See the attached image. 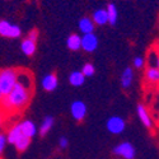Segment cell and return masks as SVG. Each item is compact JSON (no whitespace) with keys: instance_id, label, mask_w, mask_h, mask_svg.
I'll list each match as a JSON object with an SVG mask.
<instances>
[{"instance_id":"cell-1","label":"cell","mask_w":159,"mask_h":159,"mask_svg":"<svg viewBox=\"0 0 159 159\" xmlns=\"http://www.w3.org/2000/svg\"><path fill=\"white\" fill-rule=\"evenodd\" d=\"M33 92V79L32 74L27 70H19L18 82L10 90L8 96L0 99V107L9 115L13 112H20L30 104Z\"/></svg>"},{"instance_id":"cell-2","label":"cell","mask_w":159,"mask_h":159,"mask_svg":"<svg viewBox=\"0 0 159 159\" xmlns=\"http://www.w3.org/2000/svg\"><path fill=\"white\" fill-rule=\"evenodd\" d=\"M19 69L17 68H4L0 69V93L8 96L18 82Z\"/></svg>"},{"instance_id":"cell-3","label":"cell","mask_w":159,"mask_h":159,"mask_svg":"<svg viewBox=\"0 0 159 159\" xmlns=\"http://www.w3.org/2000/svg\"><path fill=\"white\" fill-rule=\"evenodd\" d=\"M22 34V28L18 24L10 23L9 20H0V36L5 38H19Z\"/></svg>"},{"instance_id":"cell-4","label":"cell","mask_w":159,"mask_h":159,"mask_svg":"<svg viewBox=\"0 0 159 159\" xmlns=\"http://www.w3.org/2000/svg\"><path fill=\"white\" fill-rule=\"evenodd\" d=\"M113 154L117 157H121L122 159H135V157H136L134 145L129 141H124V143H120L118 145H116L113 148Z\"/></svg>"},{"instance_id":"cell-5","label":"cell","mask_w":159,"mask_h":159,"mask_svg":"<svg viewBox=\"0 0 159 159\" xmlns=\"http://www.w3.org/2000/svg\"><path fill=\"white\" fill-rule=\"evenodd\" d=\"M106 127H107V131L111 132V134L120 135L125 131L126 122L120 116H111L107 120V122H106Z\"/></svg>"},{"instance_id":"cell-6","label":"cell","mask_w":159,"mask_h":159,"mask_svg":"<svg viewBox=\"0 0 159 159\" xmlns=\"http://www.w3.org/2000/svg\"><path fill=\"white\" fill-rule=\"evenodd\" d=\"M87 112H88V108H87V104L80 101V99H76L74 102H71L70 104V113H71V117L76 122H82L85 116H87Z\"/></svg>"},{"instance_id":"cell-7","label":"cell","mask_w":159,"mask_h":159,"mask_svg":"<svg viewBox=\"0 0 159 159\" xmlns=\"http://www.w3.org/2000/svg\"><path fill=\"white\" fill-rule=\"evenodd\" d=\"M98 48V37L93 33H87L82 36V50L85 52H94Z\"/></svg>"},{"instance_id":"cell-8","label":"cell","mask_w":159,"mask_h":159,"mask_svg":"<svg viewBox=\"0 0 159 159\" xmlns=\"http://www.w3.org/2000/svg\"><path fill=\"white\" fill-rule=\"evenodd\" d=\"M136 113H138L139 120L143 122V125L145 127H147V129H152L153 127V120L150 117V113H149L148 108L145 107L143 103H139L136 106Z\"/></svg>"},{"instance_id":"cell-9","label":"cell","mask_w":159,"mask_h":159,"mask_svg":"<svg viewBox=\"0 0 159 159\" xmlns=\"http://www.w3.org/2000/svg\"><path fill=\"white\" fill-rule=\"evenodd\" d=\"M42 88L46 90V92H54L57 85H59V79H57V75L55 73H50V74H46L43 78H42Z\"/></svg>"},{"instance_id":"cell-10","label":"cell","mask_w":159,"mask_h":159,"mask_svg":"<svg viewBox=\"0 0 159 159\" xmlns=\"http://www.w3.org/2000/svg\"><path fill=\"white\" fill-rule=\"evenodd\" d=\"M19 126H20V131L24 136H27L30 139L34 138L36 134L38 132V129L36 126V124L32 121V120H23L22 122H19Z\"/></svg>"},{"instance_id":"cell-11","label":"cell","mask_w":159,"mask_h":159,"mask_svg":"<svg viewBox=\"0 0 159 159\" xmlns=\"http://www.w3.org/2000/svg\"><path fill=\"white\" fill-rule=\"evenodd\" d=\"M20 50L25 56H33L36 54V50H37V41H33V39L25 37L23 38V41L20 42Z\"/></svg>"},{"instance_id":"cell-12","label":"cell","mask_w":159,"mask_h":159,"mask_svg":"<svg viewBox=\"0 0 159 159\" xmlns=\"http://www.w3.org/2000/svg\"><path fill=\"white\" fill-rule=\"evenodd\" d=\"M78 28L82 32V34L93 33L94 28H96V24L93 20H92L90 17H83V18H80V20L78 23Z\"/></svg>"},{"instance_id":"cell-13","label":"cell","mask_w":159,"mask_h":159,"mask_svg":"<svg viewBox=\"0 0 159 159\" xmlns=\"http://www.w3.org/2000/svg\"><path fill=\"white\" fill-rule=\"evenodd\" d=\"M23 134H22V131H20V126L19 124H14V125H11L8 131H7V139H8V143L11 144V145H14L17 143V140L19 138H22Z\"/></svg>"},{"instance_id":"cell-14","label":"cell","mask_w":159,"mask_h":159,"mask_svg":"<svg viewBox=\"0 0 159 159\" xmlns=\"http://www.w3.org/2000/svg\"><path fill=\"white\" fill-rule=\"evenodd\" d=\"M92 20L94 22L96 25H104L108 23V16H107V10L106 9H97L93 11L92 14Z\"/></svg>"},{"instance_id":"cell-15","label":"cell","mask_w":159,"mask_h":159,"mask_svg":"<svg viewBox=\"0 0 159 159\" xmlns=\"http://www.w3.org/2000/svg\"><path fill=\"white\" fill-rule=\"evenodd\" d=\"M134 82V71H132V68H126L121 76H120V83H121V87L124 89H129Z\"/></svg>"},{"instance_id":"cell-16","label":"cell","mask_w":159,"mask_h":159,"mask_svg":"<svg viewBox=\"0 0 159 159\" xmlns=\"http://www.w3.org/2000/svg\"><path fill=\"white\" fill-rule=\"evenodd\" d=\"M66 46L70 51H79L82 48V37L78 33H71L66 38Z\"/></svg>"},{"instance_id":"cell-17","label":"cell","mask_w":159,"mask_h":159,"mask_svg":"<svg viewBox=\"0 0 159 159\" xmlns=\"http://www.w3.org/2000/svg\"><path fill=\"white\" fill-rule=\"evenodd\" d=\"M85 79L87 78L84 76V74L82 73V70H74L69 75V83L73 87H82L85 83Z\"/></svg>"},{"instance_id":"cell-18","label":"cell","mask_w":159,"mask_h":159,"mask_svg":"<svg viewBox=\"0 0 159 159\" xmlns=\"http://www.w3.org/2000/svg\"><path fill=\"white\" fill-rule=\"evenodd\" d=\"M145 79L147 82L150 84H159V70L154 66H148L147 70H145Z\"/></svg>"},{"instance_id":"cell-19","label":"cell","mask_w":159,"mask_h":159,"mask_svg":"<svg viewBox=\"0 0 159 159\" xmlns=\"http://www.w3.org/2000/svg\"><path fill=\"white\" fill-rule=\"evenodd\" d=\"M54 122H55L54 117H52V116H46V117L43 118L41 126H39V129H38V134L41 135V136H45L47 132L51 131L52 126H54Z\"/></svg>"},{"instance_id":"cell-20","label":"cell","mask_w":159,"mask_h":159,"mask_svg":"<svg viewBox=\"0 0 159 159\" xmlns=\"http://www.w3.org/2000/svg\"><path fill=\"white\" fill-rule=\"evenodd\" d=\"M107 10V16H108V23L111 25H115L117 23V19H118V11H117V7L115 3H110L106 8Z\"/></svg>"},{"instance_id":"cell-21","label":"cell","mask_w":159,"mask_h":159,"mask_svg":"<svg viewBox=\"0 0 159 159\" xmlns=\"http://www.w3.org/2000/svg\"><path fill=\"white\" fill-rule=\"evenodd\" d=\"M30 144H31V139L23 135L22 138H19V139L17 140V143L14 144V147H16V149H17L19 153H22V152H25V150L28 149Z\"/></svg>"},{"instance_id":"cell-22","label":"cell","mask_w":159,"mask_h":159,"mask_svg":"<svg viewBox=\"0 0 159 159\" xmlns=\"http://www.w3.org/2000/svg\"><path fill=\"white\" fill-rule=\"evenodd\" d=\"M82 73L84 74L85 78L93 76V75L96 74V68H94V65H93V64H90V62L84 64V66L82 68Z\"/></svg>"},{"instance_id":"cell-23","label":"cell","mask_w":159,"mask_h":159,"mask_svg":"<svg viewBox=\"0 0 159 159\" xmlns=\"http://www.w3.org/2000/svg\"><path fill=\"white\" fill-rule=\"evenodd\" d=\"M7 144H8L7 134H5V132H2V131H0V158H2V154H3L4 150H5Z\"/></svg>"},{"instance_id":"cell-24","label":"cell","mask_w":159,"mask_h":159,"mask_svg":"<svg viewBox=\"0 0 159 159\" xmlns=\"http://www.w3.org/2000/svg\"><path fill=\"white\" fill-rule=\"evenodd\" d=\"M145 64H147V61H145V59L141 56H136V57H134V60H132V65H134L135 69H143L145 66Z\"/></svg>"},{"instance_id":"cell-25","label":"cell","mask_w":159,"mask_h":159,"mask_svg":"<svg viewBox=\"0 0 159 159\" xmlns=\"http://www.w3.org/2000/svg\"><path fill=\"white\" fill-rule=\"evenodd\" d=\"M68 145H69V140H68V138L66 136H61L60 139H59V148L60 149H66L68 148Z\"/></svg>"},{"instance_id":"cell-26","label":"cell","mask_w":159,"mask_h":159,"mask_svg":"<svg viewBox=\"0 0 159 159\" xmlns=\"http://www.w3.org/2000/svg\"><path fill=\"white\" fill-rule=\"evenodd\" d=\"M27 37H28V38H31V39H33V41H37L38 37H39V33H38V31H37V30H32V31H30V32H28Z\"/></svg>"},{"instance_id":"cell-27","label":"cell","mask_w":159,"mask_h":159,"mask_svg":"<svg viewBox=\"0 0 159 159\" xmlns=\"http://www.w3.org/2000/svg\"><path fill=\"white\" fill-rule=\"evenodd\" d=\"M7 113L2 110V107H0V129H2V126L4 125V122H5V120H7Z\"/></svg>"},{"instance_id":"cell-28","label":"cell","mask_w":159,"mask_h":159,"mask_svg":"<svg viewBox=\"0 0 159 159\" xmlns=\"http://www.w3.org/2000/svg\"><path fill=\"white\" fill-rule=\"evenodd\" d=\"M154 48H155V51H157V52H158V55H159V45H157V46H155V47H154Z\"/></svg>"},{"instance_id":"cell-29","label":"cell","mask_w":159,"mask_h":159,"mask_svg":"<svg viewBox=\"0 0 159 159\" xmlns=\"http://www.w3.org/2000/svg\"><path fill=\"white\" fill-rule=\"evenodd\" d=\"M2 98H3V94H2V93H0V99H2Z\"/></svg>"},{"instance_id":"cell-30","label":"cell","mask_w":159,"mask_h":159,"mask_svg":"<svg viewBox=\"0 0 159 159\" xmlns=\"http://www.w3.org/2000/svg\"><path fill=\"white\" fill-rule=\"evenodd\" d=\"M0 159H2V158H0Z\"/></svg>"}]
</instances>
